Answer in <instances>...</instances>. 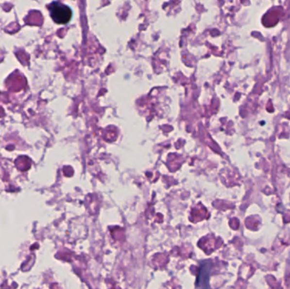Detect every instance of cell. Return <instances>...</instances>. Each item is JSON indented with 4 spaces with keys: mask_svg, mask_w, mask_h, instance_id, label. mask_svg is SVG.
Instances as JSON below:
<instances>
[{
    "mask_svg": "<svg viewBox=\"0 0 290 289\" xmlns=\"http://www.w3.org/2000/svg\"><path fill=\"white\" fill-rule=\"evenodd\" d=\"M50 15L58 24H66L70 21L72 12L69 7L59 2H54L50 5Z\"/></svg>",
    "mask_w": 290,
    "mask_h": 289,
    "instance_id": "6da1fadb",
    "label": "cell"
}]
</instances>
